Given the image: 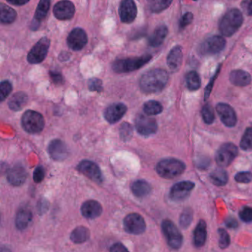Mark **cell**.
Returning a JSON list of instances; mask_svg holds the SVG:
<instances>
[{"label": "cell", "instance_id": "52a82bcc", "mask_svg": "<svg viewBox=\"0 0 252 252\" xmlns=\"http://www.w3.org/2000/svg\"><path fill=\"white\" fill-rule=\"evenodd\" d=\"M238 155V149L231 143L222 144L215 155V160L220 167H227Z\"/></svg>", "mask_w": 252, "mask_h": 252}, {"label": "cell", "instance_id": "8992f818", "mask_svg": "<svg viewBox=\"0 0 252 252\" xmlns=\"http://www.w3.org/2000/svg\"><path fill=\"white\" fill-rule=\"evenodd\" d=\"M161 228L169 247L180 249L183 244V236L174 222L169 220H164L162 222Z\"/></svg>", "mask_w": 252, "mask_h": 252}, {"label": "cell", "instance_id": "5b68a950", "mask_svg": "<svg viewBox=\"0 0 252 252\" xmlns=\"http://www.w3.org/2000/svg\"><path fill=\"white\" fill-rule=\"evenodd\" d=\"M23 129L30 134H37L45 127V119L41 113L34 110H27L22 117Z\"/></svg>", "mask_w": 252, "mask_h": 252}, {"label": "cell", "instance_id": "83f0119b", "mask_svg": "<svg viewBox=\"0 0 252 252\" xmlns=\"http://www.w3.org/2000/svg\"><path fill=\"white\" fill-rule=\"evenodd\" d=\"M33 219V214L29 209H23L19 211L16 217L15 224L18 229L25 230L29 227Z\"/></svg>", "mask_w": 252, "mask_h": 252}, {"label": "cell", "instance_id": "4316f807", "mask_svg": "<svg viewBox=\"0 0 252 252\" xmlns=\"http://www.w3.org/2000/svg\"><path fill=\"white\" fill-rule=\"evenodd\" d=\"M131 190L137 197H144L150 194L152 187L148 182L144 180H138L132 183Z\"/></svg>", "mask_w": 252, "mask_h": 252}, {"label": "cell", "instance_id": "9f6ffc18", "mask_svg": "<svg viewBox=\"0 0 252 252\" xmlns=\"http://www.w3.org/2000/svg\"><path fill=\"white\" fill-rule=\"evenodd\" d=\"M147 1H149V2H153L155 0H147Z\"/></svg>", "mask_w": 252, "mask_h": 252}, {"label": "cell", "instance_id": "816d5d0a", "mask_svg": "<svg viewBox=\"0 0 252 252\" xmlns=\"http://www.w3.org/2000/svg\"><path fill=\"white\" fill-rule=\"evenodd\" d=\"M110 251L112 252H127L128 249L122 243H116L111 246Z\"/></svg>", "mask_w": 252, "mask_h": 252}, {"label": "cell", "instance_id": "2e32d148", "mask_svg": "<svg viewBox=\"0 0 252 252\" xmlns=\"http://www.w3.org/2000/svg\"><path fill=\"white\" fill-rule=\"evenodd\" d=\"M136 5L134 0H123L121 2L119 13L122 23L129 24L132 23L137 17Z\"/></svg>", "mask_w": 252, "mask_h": 252}, {"label": "cell", "instance_id": "11a10c76", "mask_svg": "<svg viewBox=\"0 0 252 252\" xmlns=\"http://www.w3.org/2000/svg\"><path fill=\"white\" fill-rule=\"evenodd\" d=\"M70 54L67 52H62L60 56H59V59L62 62L67 61L70 59Z\"/></svg>", "mask_w": 252, "mask_h": 252}, {"label": "cell", "instance_id": "30bf717a", "mask_svg": "<svg viewBox=\"0 0 252 252\" xmlns=\"http://www.w3.org/2000/svg\"><path fill=\"white\" fill-rule=\"evenodd\" d=\"M226 42L222 36H213L208 38L200 45L199 51L202 55H215L225 48Z\"/></svg>", "mask_w": 252, "mask_h": 252}, {"label": "cell", "instance_id": "e0dca14e", "mask_svg": "<svg viewBox=\"0 0 252 252\" xmlns=\"http://www.w3.org/2000/svg\"><path fill=\"white\" fill-rule=\"evenodd\" d=\"M216 111L222 123L228 126L233 127L237 124V115L234 109L227 104L220 103L217 105Z\"/></svg>", "mask_w": 252, "mask_h": 252}, {"label": "cell", "instance_id": "ab89813d", "mask_svg": "<svg viewBox=\"0 0 252 252\" xmlns=\"http://www.w3.org/2000/svg\"><path fill=\"white\" fill-rule=\"evenodd\" d=\"M219 233V246L220 249H226L230 244V237L225 230L220 228L218 230Z\"/></svg>", "mask_w": 252, "mask_h": 252}, {"label": "cell", "instance_id": "f5cc1de1", "mask_svg": "<svg viewBox=\"0 0 252 252\" xmlns=\"http://www.w3.org/2000/svg\"><path fill=\"white\" fill-rule=\"evenodd\" d=\"M48 209V203L47 200H41L38 203V212L39 214H44Z\"/></svg>", "mask_w": 252, "mask_h": 252}, {"label": "cell", "instance_id": "9a60e30c", "mask_svg": "<svg viewBox=\"0 0 252 252\" xmlns=\"http://www.w3.org/2000/svg\"><path fill=\"white\" fill-rule=\"evenodd\" d=\"M86 32L82 29H75L70 32L67 37V45L73 51H81L88 43Z\"/></svg>", "mask_w": 252, "mask_h": 252}, {"label": "cell", "instance_id": "277c9868", "mask_svg": "<svg viewBox=\"0 0 252 252\" xmlns=\"http://www.w3.org/2000/svg\"><path fill=\"white\" fill-rule=\"evenodd\" d=\"M151 60L152 56L144 55L142 57L116 60L113 63L112 68L116 73H129L144 67Z\"/></svg>", "mask_w": 252, "mask_h": 252}, {"label": "cell", "instance_id": "9c48e42d", "mask_svg": "<svg viewBox=\"0 0 252 252\" xmlns=\"http://www.w3.org/2000/svg\"><path fill=\"white\" fill-rule=\"evenodd\" d=\"M124 228L129 234H141L145 231L147 225L141 215L131 213L124 220Z\"/></svg>", "mask_w": 252, "mask_h": 252}, {"label": "cell", "instance_id": "8fae6325", "mask_svg": "<svg viewBox=\"0 0 252 252\" xmlns=\"http://www.w3.org/2000/svg\"><path fill=\"white\" fill-rule=\"evenodd\" d=\"M77 170L91 181L101 184L104 181L99 166L91 160H84L77 166Z\"/></svg>", "mask_w": 252, "mask_h": 252}, {"label": "cell", "instance_id": "4dcf8cb0", "mask_svg": "<svg viewBox=\"0 0 252 252\" xmlns=\"http://www.w3.org/2000/svg\"><path fill=\"white\" fill-rule=\"evenodd\" d=\"M209 177H210L212 184L218 186V187H222L228 182V174L222 169H215L210 174Z\"/></svg>", "mask_w": 252, "mask_h": 252}, {"label": "cell", "instance_id": "f1b7e54d", "mask_svg": "<svg viewBox=\"0 0 252 252\" xmlns=\"http://www.w3.org/2000/svg\"><path fill=\"white\" fill-rule=\"evenodd\" d=\"M91 236L90 230L85 226H78L70 234V240L76 244L85 243Z\"/></svg>", "mask_w": 252, "mask_h": 252}, {"label": "cell", "instance_id": "74e56055", "mask_svg": "<svg viewBox=\"0 0 252 252\" xmlns=\"http://www.w3.org/2000/svg\"><path fill=\"white\" fill-rule=\"evenodd\" d=\"M202 116L203 121L207 125H211L215 121V113L212 106L209 104H206L202 110Z\"/></svg>", "mask_w": 252, "mask_h": 252}, {"label": "cell", "instance_id": "6da1fadb", "mask_svg": "<svg viewBox=\"0 0 252 252\" xmlns=\"http://www.w3.org/2000/svg\"><path fill=\"white\" fill-rule=\"evenodd\" d=\"M169 81V75L163 69L149 70L140 79V88L147 94H157L164 89Z\"/></svg>", "mask_w": 252, "mask_h": 252}, {"label": "cell", "instance_id": "cb8c5ba5", "mask_svg": "<svg viewBox=\"0 0 252 252\" xmlns=\"http://www.w3.org/2000/svg\"><path fill=\"white\" fill-rule=\"evenodd\" d=\"M167 34L168 29L166 26L161 25L158 26L149 39V45L153 48L160 46L163 44Z\"/></svg>", "mask_w": 252, "mask_h": 252}, {"label": "cell", "instance_id": "5bb4252c", "mask_svg": "<svg viewBox=\"0 0 252 252\" xmlns=\"http://www.w3.org/2000/svg\"><path fill=\"white\" fill-rule=\"evenodd\" d=\"M48 154L56 161H63L67 158L69 150L64 141L60 139L53 140L48 147Z\"/></svg>", "mask_w": 252, "mask_h": 252}, {"label": "cell", "instance_id": "ba28073f", "mask_svg": "<svg viewBox=\"0 0 252 252\" xmlns=\"http://www.w3.org/2000/svg\"><path fill=\"white\" fill-rule=\"evenodd\" d=\"M51 41L48 38L43 37L34 45L28 54V62L30 64H39L46 58L49 51Z\"/></svg>", "mask_w": 252, "mask_h": 252}, {"label": "cell", "instance_id": "ee69618b", "mask_svg": "<svg viewBox=\"0 0 252 252\" xmlns=\"http://www.w3.org/2000/svg\"><path fill=\"white\" fill-rule=\"evenodd\" d=\"M172 0H159L154 6L153 7V11L155 13H160L169 8L172 4Z\"/></svg>", "mask_w": 252, "mask_h": 252}, {"label": "cell", "instance_id": "603a6c76", "mask_svg": "<svg viewBox=\"0 0 252 252\" xmlns=\"http://www.w3.org/2000/svg\"><path fill=\"white\" fill-rule=\"evenodd\" d=\"M229 80L235 86L246 87L252 82V76L245 70H234L230 73Z\"/></svg>", "mask_w": 252, "mask_h": 252}, {"label": "cell", "instance_id": "db71d44e", "mask_svg": "<svg viewBox=\"0 0 252 252\" xmlns=\"http://www.w3.org/2000/svg\"><path fill=\"white\" fill-rule=\"evenodd\" d=\"M6 1L9 2L10 4H12V5L21 6V5L28 3L30 0H6Z\"/></svg>", "mask_w": 252, "mask_h": 252}, {"label": "cell", "instance_id": "d4e9b609", "mask_svg": "<svg viewBox=\"0 0 252 252\" xmlns=\"http://www.w3.org/2000/svg\"><path fill=\"white\" fill-rule=\"evenodd\" d=\"M29 101V96L24 92L16 93L8 101V107L13 111L23 110Z\"/></svg>", "mask_w": 252, "mask_h": 252}, {"label": "cell", "instance_id": "8d00e7d4", "mask_svg": "<svg viewBox=\"0 0 252 252\" xmlns=\"http://www.w3.org/2000/svg\"><path fill=\"white\" fill-rule=\"evenodd\" d=\"M133 129L132 125L127 122L122 124L120 126V137L124 141H128L132 138Z\"/></svg>", "mask_w": 252, "mask_h": 252}, {"label": "cell", "instance_id": "f35d334b", "mask_svg": "<svg viewBox=\"0 0 252 252\" xmlns=\"http://www.w3.org/2000/svg\"><path fill=\"white\" fill-rule=\"evenodd\" d=\"M12 85L9 81H3L0 86V98L1 101H3L12 91Z\"/></svg>", "mask_w": 252, "mask_h": 252}, {"label": "cell", "instance_id": "b9f144b4", "mask_svg": "<svg viewBox=\"0 0 252 252\" xmlns=\"http://www.w3.org/2000/svg\"><path fill=\"white\" fill-rule=\"evenodd\" d=\"M240 219L243 222H250L252 221V208L249 206H245L239 213Z\"/></svg>", "mask_w": 252, "mask_h": 252}, {"label": "cell", "instance_id": "d6a6232c", "mask_svg": "<svg viewBox=\"0 0 252 252\" xmlns=\"http://www.w3.org/2000/svg\"><path fill=\"white\" fill-rule=\"evenodd\" d=\"M186 83L187 88L189 91H197L201 85L200 76L197 74V72L190 71L186 76Z\"/></svg>", "mask_w": 252, "mask_h": 252}, {"label": "cell", "instance_id": "60d3db41", "mask_svg": "<svg viewBox=\"0 0 252 252\" xmlns=\"http://www.w3.org/2000/svg\"><path fill=\"white\" fill-rule=\"evenodd\" d=\"M88 88L93 92L101 93L103 90L102 81L97 78H93L88 82Z\"/></svg>", "mask_w": 252, "mask_h": 252}, {"label": "cell", "instance_id": "e575fe53", "mask_svg": "<svg viewBox=\"0 0 252 252\" xmlns=\"http://www.w3.org/2000/svg\"><path fill=\"white\" fill-rule=\"evenodd\" d=\"M240 148L245 151L252 150V127L248 128L242 137Z\"/></svg>", "mask_w": 252, "mask_h": 252}, {"label": "cell", "instance_id": "f546056e", "mask_svg": "<svg viewBox=\"0 0 252 252\" xmlns=\"http://www.w3.org/2000/svg\"><path fill=\"white\" fill-rule=\"evenodd\" d=\"M17 14L15 10L2 3L0 5V20L2 24H11L15 21Z\"/></svg>", "mask_w": 252, "mask_h": 252}, {"label": "cell", "instance_id": "f6af8a7d", "mask_svg": "<svg viewBox=\"0 0 252 252\" xmlns=\"http://www.w3.org/2000/svg\"><path fill=\"white\" fill-rule=\"evenodd\" d=\"M45 176V169L42 166H37L33 172V178L34 182L41 183Z\"/></svg>", "mask_w": 252, "mask_h": 252}, {"label": "cell", "instance_id": "ffe728a7", "mask_svg": "<svg viewBox=\"0 0 252 252\" xmlns=\"http://www.w3.org/2000/svg\"><path fill=\"white\" fill-rule=\"evenodd\" d=\"M28 173L26 169L22 165L17 164L8 171L7 179L11 185L20 187L23 185L27 179Z\"/></svg>", "mask_w": 252, "mask_h": 252}, {"label": "cell", "instance_id": "4fadbf2b", "mask_svg": "<svg viewBox=\"0 0 252 252\" xmlns=\"http://www.w3.org/2000/svg\"><path fill=\"white\" fill-rule=\"evenodd\" d=\"M194 187V184L191 181L177 183L171 189L169 197L174 201H183L189 196Z\"/></svg>", "mask_w": 252, "mask_h": 252}, {"label": "cell", "instance_id": "836d02e7", "mask_svg": "<svg viewBox=\"0 0 252 252\" xmlns=\"http://www.w3.org/2000/svg\"><path fill=\"white\" fill-rule=\"evenodd\" d=\"M144 111L147 116H156L163 111V107L158 101L151 100L144 104Z\"/></svg>", "mask_w": 252, "mask_h": 252}, {"label": "cell", "instance_id": "7a4b0ae2", "mask_svg": "<svg viewBox=\"0 0 252 252\" xmlns=\"http://www.w3.org/2000/svg\"><path fill=\"white\" fill-rule=\"evenodd\" d=\"M243 23V16L238 9H231L225 13L219 24L221 34L230 37L239 30Z\"/></svg>", "mask_w": 252, "mask_h": 252}, {"label": "cell", "instance_id": "1f68e13d", "mask_svg": "<svg viewBox=\"0 0 252 252\" xmlns=\"http://www.w3.org/2000/svg\"><path fill=\"white\" fill-rule=\"evenodd\" d=\"M50 7H51V0H40L35 12L34 20L39 23L45 20L49 11Z\"/></svg>", "mask_w": 252, "mask_h": 252}, {"label": "cell", "instance_id": "7dc6e473", "mask_svg": "<svg viewBox=\"0 0 252 252\" xmlns=\"http://www.w3.org/2000/svg\"><path fill=\"white\" fill-rule=\"evenodd\" d=\"M193 20V14L191 13H186L180 20L179 27L181 29H185L189 25L191 24Z\"/></svg>", "mask_w": 252, "mask_h": 252}, {"label": "cell", "instance_id": "c3c4849f", "mask_svg": "<svg viewBox=\"0 0 252 252\" xmlns=\"http://www.w3.org/2000/svg\"><path fill=\"white\" fill-rule=\"evenodd\" d=\"M50 76L56 85H63L64 83L63 75L60 72L51 71L50 72Z\"/></svg>", "mask_w": 252, "mask_h": 252}, {"label": "cell", "instance_id": "44dd1931", "mask_svg": "<svg viewBox=\"0 0 252 252\" xmlns=\"http://www.w3.org/2000/svg\"><path fill=\"white\" fill-rule=\"evenodd\" d=\"M102 206L96 200H89L82 204L81 212L82 215L88 219H95L102 213Z\"/></svg>", "mask_w": 252, "mask_h": 252}, {"label": "cell", "instance_id": "7402d4cb", "mask_svg": "<svg viewBox=\"0 0 252 252\" xmlns=\"http://www.w3.org/2000/svg\"><path fill=\"white\" fill-rule=\"evenodd\" d=\"M183 54L182 48L181 46H175L171 50L170 52L168 54L167 65L170 70L175 72L179 70L182 64Z\"/></svg>", "mask_w": 252, "mask_h": 252}, {"label": "cell", "instance_id": "484cf974", "mask_svg": "<svg viewBox=\"0 0 252 252\" xmlns=\"http://www.w3.org/2000/svg\"><path fill=\"white\" fill-rule=\"evenodd\" d=\"M207 237V230H206V223L204 220H201L196 226L194 231V244L196 247L200 248L206 243Z\"/></svg>", "mask_w": 252, "mask_h": 252}, {"label": "cell", "instance_id": "6f0895ef", "mask_svg": "<svg viewBox=\"0 0 252 252\" xmlns=\"http://www.w3.org/2000/svg\"><path fill=\"white\" fill-rule=\"evenodd\" d=\"M192 1H197V0H192Z\"/></svg>", "mask_w": 252, "mask_h": 252}, {"label": "cell", "instance_id": "ac0fdd59", "mask_svg": "<svg viewBox=\"0 0 252 252\" xmlns=\"http://www.w3.org/2000/svg\"><path fill=\"white\" fill-rule=\"evenodd\" d=\"M75 6L69 0H63L57 2L54 8V14L59 20H68L75 14Z\"/></svg>", "mask_w": 252, "mask_h": 252}, {"label": "cell", "instance_id": "d6986e66", "mask_svg": "<svg viewBox=\"0 0 252 252\" xmlns=\"http://www.w3.org/2000/svg\"><path fill=\"white\" fill-rule=\"evenodd\" d=\"M127 107L122 103L111 104L106 108L104 116L106 120L110 124H116L126 114Z\"/></svg>", "mask_w": 252, "mask_h": 252}, {"label": "cell", "instance_id": "3957f363", "mask_svg": "<svg viewBox=\"0 0 252 252\" xmlns=\"http://www.w3.org/2000/svg\"><path fill=\"white\" fill-rule=\"evenodd\" d=\"M186 166L184 162L175 158L160 160L156 166V172L161 178L172 179L184 173Z\"/></svg>", "mask_w": 252, "mask_h": 252}, {"label": "cell", "instance_id": "7c38bea8", "mask_svg": "<svg viewBox=\"0 0 252 252\" xmlns=\"http://www.w3.org/2000/svg\"><path fill=\"white\" fill-rule=\"evenodd\" d=\"M135 125L137 132L144 136H150L156 133L158 130V124L156 119L150 116L139 115L135 119Z\"/></svg>", "mask_w": 252, "mask_h": 252}, {"label": "cell", "instance_id": "681fc988", "mask_svg": "<svg viewBox=\"0 0 252 252\" xmlns=\"http://www.w3.org/2000/svg\"><path fill=\"white\" fill-rule=\"evenodd\" d=\"M243 10L246 11L247 15L252 17V0H246L242 3Z\"/></svg>", "mask_w": 252, "mask_h": 252}, {"label": "cell", "instance_id": "bcb514c9", "mask_svg": "<svg viewBox=\"0 0 252 252\" xmlns=\"http://www.w3.org/2000/svg\"><path fill=\"white\" fill-rule=\"evenodd\" d=\"M221 65H219V67L217 69L216 73L214 75L213 77L211 79L210 82H209V85L206 87V91H205V99H207L209 98V95H210L211 92H212V88L214 86V83H215V80H216L217 77H218V74L220 73V71Z\"/></svg>", "mask_w": 252, "mask_h": 252}, {"label": "cell", "instance_id": "7bdbcfd3", "mask_svg": "<svg viewBox=\"0 0 252 252\" xmlns=\"http://www.w3.org/2000/svg\"><path fill=\"white\" fill-rule=\"evenodd\" d=\"M235 181L240 184H249L252 181V173L250 172H241L235 175Z\"/></svg>", "mask_w": 252, "mask_h": 252}, {"label": "cell", "instance_id": "d590c367", "mask_svg": "<svg viewBox=\"0 0 252 252\" xmlns=\"http://www.w3.org/2000/svg\"><path fill=\"white\" fill-rule=\"evenodd\" d=\"M193 220V212L190 208H187L183 211L180 217V225L183 228H187L191 224Z\"/></svg>", "mask_w": 252, "mask_h": 252}, {"label": "cell", "instance_id": "f907efd6", "mask_svg": "<svg viewBox=\"0 0 252 252\" xmlns=\"http://www.w3.org/2000/svg\"><path fill=\"white\" fill-rule=\"evenodd\" d=\"M225 224L228 228H231V229L237 228L238 227V222H237V220L235 218H231V217L226 218Z\"/></svg>", "mask_w": 252, "mask_h": 252}]
</instances>
